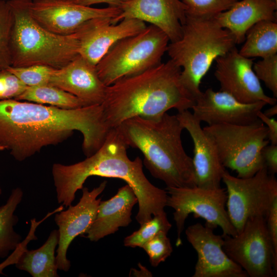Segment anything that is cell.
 <instances>
[{
    "label": "cell",
    "mask_w": 277,
    "mask_h": 277,
    "mask_svg": "<svg viewBox=\"0 0 277 277\" xmlns=\"http://www.w3.org/2000/svg\"><path fill=\"white\" fill-rule=\"evenodd\" d=\"M110 129L101 104L67 109L15 99L0 100V146L18 161L62 143L74 131L83 135V150L88 157L102 146Z\"/></svg>",
    "instance_id": "cell-1"
},
{
    "label": "cell",
    "mask_w": 277,
    "mask_h": 277,
    "mask_svg": "<svg viewBox=\"0 0 277 277\" xmlns=\"http://www.w3.org/2000/svg\"><path fill=\"white\" fill-rule=\"evenodd\" d=\"M128 147L118 129L111 128L102 146L85 160L71 165L54 164L52 174L57 202L69 207L86 180L97 176L119 179L130 186L137 199L138 210L135 218L140 225L164 211L166 191L147 179L140 157L133 160L128 157Z\"/></svg>",
    "instance_id": "cell-2"
},
{
    "label": "cell",
    "mask_w": 277,
    "mask_h": 277,
    "mask_svg": "<svg viewBox=\"0 0 277 277\" xmlns=\"http://www.w3.org/2000/svg\"><path fill=\"white\" fill-rule=\"evenodd\" d=\"M181 73L170 59L107 86L101 105L109 127L135 116L157 119L172 108L191 109L195 99L182 83Z\"/></svg>",
    "instance_id": "cell-3"
},
{
    "label": "cell",
    "mask_w": 277,
    "mask_h": 277,
    "mask_svg": "<svg viewBox=\"0 0 277 277\" xmlns=\"http://www.w3.org/2000/svg\"><path fill=\"white\" fill-rule=\"evenodd\" d=\"M116 128L128 147L142 153L144 164L154 177L167 187L196 186L192 159L183 148L184 128L176 115L166 112L157 119L135 116Z\"/></svg>",
    "instance_id": "cell-4"
},
{
    "label": "cell",
    "mask_w": 277,
    "mask_h": 277,
    "mask_svg": "<svg viewBox=\"0 0 277 277\" xmlns=\"http://www.w3.org/2000/svg\"><path fill=\"white\" fill-rule=\"evenodd\" d=\"M232 33L221 27L214 17L187 15L182 35L170 42L166 52L181 68L182 83L196 100L202 93L200 85L213 62L236 47Z\"/></svg>",
    "instance_id": "cell-5"
},
{
    "label": "cell",
    "mask_w": 277,
    "mask_h": 277,
    "mask_svg": "<svg viewBox=\"0 0 277 277\" xmlns=\"http://www.w3.org/2000/svg\"><path fill=\"white\" fill-rule=\"evenodd\" d=\"M31 0H8L14 17L11 40V66L45 65L60 69L79 55L76 32L53 33L41 26L30 11Z\"/></svg>",
    "instance_id": "cell-6"
},
{
    "label": "cell",
    "mask_w": 277,
    "mask_h": 277,
    "mask_svg": "<svg viewBox=\"0 0 277 277\" xmlns=\"http://www.w3.org/2000/svg\"><path fill=\"white\" fill-rule=\"evenodd\" d=\"M170 42L168 36L150 25L115 43L95 66L102 82L108 86L142 73L161 62Z\"/></svg>",
    "instance_id": "cell-7"
},
{
    "label": "cell",
    "mask_w": 277,
    "mask_h": 277,
    "mask_svg": "<svg viewBox=\"0 0 277 277\" xmlns=\"http://www.w3.org/2000/svg\"><path fill=\"white\" fill-rule=\"evenodd\" d=\"M212 140L221 163L237 173V176H252L265 166L263 148L269 143L268 131L259 119L247 125L220 124L203 128Z\"/></svg>",
    "instance_id": "cell-8"
},
{
    "label": "cell",
    "mask_w": 277,
    "mask_h": 277,
    "mask_svg": "<svg viewBox=\"0 0 277 277\" xmlns=\"http://www.w3.org/2000/svg\"><path fill=\"white\" fill-rule=\"evenodd\" d=\"M165 190L167 194L166 206L174 210L173 215L176 227V246L182 244L181 234L185 221L191 213L195 217L204 219L205 225L213 229L220 227L223 236L238 234L226 209L227 194L224 189H207L195 186L167 187Z\"/></svg>",
    "instance_id": "cell-9"
},
{
    "label": "cell",
    "mask_w": 277,
    "mask_h": 277,
    "mask_svg": "<svg viewBox=\"0 0 277 277\" xmlns=\"http://www.w3.org/2000/svg\"><path fill=\"white\" fill-rule=\"evenodd\" d=\"M222 180L226 186L227 213L238 234L248 219L266 218L277 197V181L265 166L246 178L232 176L225 170Z\"/></svg>",
    "instance_id": "cell-10"
},
{
    "label": "cell",
    "mask_w": 277,
    "mask_h": 277,
    "mask_svg": "<svg viewBox=\"0 0 277 277\" xmlns=\"http://www.w3.org/2000/svg\"><path fill=\"white\" fill-rule=\"evenodd\" d=\"M226 254L251 277L276 276L277 256L269 235L266 217L248 219L235 236H223Z\"/></svg>",
    "instance_id": "cell-11"
},
{
    "label": "cell",
    "mask_w": 277,
    "mask_h": 277,
    "mask_svg": "<svg viewBox=\"0 0 277 277\" xmlns=\"http://www.w3.org/2000/svg\"><path fill=\"white\" fill-rule=\"evenodd\" d=\"M30 11L33 17L48 30L60 35L75 33L85 23L99 17L115 18L120 7L97 8L64 0H31Z\"/></svg>",
    "instance_id": "cell-12"
},
{
    "label": "cell",
    "mask_w": 277,
    "mask_h": 277,
    "mask_svg": "<svg viewBox=\"0 0 277 277\" xmlns=\"http://www.w3.org/2000/svg\"><path fill=\"white\" fill-rule=\"evenodd\" d=\"M215 62L214 76L221 91L244 103L263 101L271 105L276 104V98L265 93L252 69V59L240 54L236 47Z\"/></svg>",
    "instance_id": "cell-13"
},
{
    "label": "cell",
    "mask_w": 277,
    "mask_h": 277,
    "mask_svg": "<svg viewBox=\"0 0 277 277\" xmlns=\"http://www.w3.org/2000/svg\"><path fill=\"white\" fill-rule=\"evenodd\" d=\"M187 239L197 254L193 277H247L245 271L223 249L224 238L213 229L196 223L185 231Z\"/></svg>",
    "instance_id": "cell-14"
},
{
    "label": "cell",
    "mask_w": 277,
    "mask_h": 277,
    "mask_svg": "<svg viewBox=\"0 0 277 277\" xmlns=\"http://www.w3.org/2000/svg\"><path fill=\"white\" fill-rule=\"evenodd\" d=\"M106 181L89 191L83 187L82 196L74 206L68 209L56 213L54 221L58 227L59 239L56 252L58 269L67 272L71 267L70 261L67 257L68 248L78 235L84 234L93 222L101 198L97 197L105 190Z\"/></svg>",
    "instance_id": "cell-15"
},
{
    "label": "cell",
    "mask_w": 277,
    "mask_h": 277,
    "mask_svg": "<svg viewBox=\"0 0 277 277\" xmlns=\"http://www.w3.org/2000/svg\"><path fill=\"white\" fill-rule=\"evenodd\" d=\"M112 18L92 19L76 31L79 41V55L93 66L117 42L139 33L146 27L145 23L136 19H123L113 24Z\"/></svg>",
    "instance_id": "cell-16"
},
{
    "label": "cell",
    "mask_w": 277,
    "mask_h": 277,
    "mask_svg": "<svg viewBox=\"0 0 277 277\" xmlns=\"http://www.w3.org/2000/svg\"><path fill=\"white\" fill-rule=\"evenodd\" d=\"M267 104L263 101L242 103L226 92L208 88L197 97L191 109L197 119L208 125H247L259 120L258 114Z\"/></svg>",
    "instance_id": "cell-17"
},
{
    "label": "cell",
    "mask_w": 277,
    "mask_h": 277,
    "mask_svg": "<svg viewBox=\"0 0 277 277\" xmlns=\"http://www.w3.org/2000/svg\"><path fill=\"white\" fill-rule=\"evenodd\" d=\"M120 7L121 13L112 18L113 24L134 18L157 27L168 36L170 42L182 37L187 8L181 0H131L123 2Z\"/></svg>",
    "instance_id": "cell-18"
},
{
    "label": "cell",
    "mask_w": 277,
    "mask_h": 277,
    "mask_svg": "<svg viewBox=\"0 0 277 277\" xmlns=\"http://www.w3.org/2000/svg\"><path fill=\"white\" fill-rule=\"evenodd\" d=\"M176 116L193 141L196 186L207 189L220 188L226 169L221 163L212 140L201 127V122L188 110L178 112Z\"/></svg>",
    "instance_id": "cell-19"
},
{
    "label": "cell",
    "mask_w": 277,
    "mask_h": 277,
    "mask_svg": "<svg viewBox=\"0 0 277 277\" xmlns=\"http://www.w3.org/2000/svg\"><path fill=\"white\" fill-rule=\"evenodd\" d=\"M75 96L86 106L101 105L107 86L99 77L95 66L80 55L60 69H55L49 84Z\"/></svg>",
    "instance_id": "cell-20"
},
{
    "label": "cell",
    "mask_w": 277,
    "mask_h": 277,
    "mask_svg": "<svg viewBox=\"0 0 277 277\" xmlns=\"http://www.w3.org/2000/svg\"><path fill=\"white\" fill-rule=\"evenodd\" d=\"M137 197L129 185L120 188L110 199L101 201L95 217L85 234L86 238L96 242L114 233L120 227H126L132 222L133 206L137 203Z\"/></svg>",
    "instance_id": "cell-21"
},
{
    "label": "cell",
    "mask_w": 277,
    "mask_h": 277,
    "mask_svg": "<svg viewBox=\"0 0 277 277\" xmlns=\"http://www.w3.org/2000/svg\"><path fill=\"white\" fill-rule=\"evenodd\" d=\"M276 0H239L213 17L233 35L236 44L243 43L247 31L263 21L276 22Z\"/></svg>",
    "instance_id": "cell-22"
},
{
    "label": "cell",
    "mask_w": 277,
    "mask_h": 277,
    "mask_svg": "<svg viewBox=\"0 0 277 277\" xmlns=\"http://www.w3.org/2000/svg\"><path fill=\"white\" fill-rule=\"evenodd\" d=\"M58 239V230H52L39 248L23 251L15 264L16 267L33 277H58L55 255Z\"/></svg>",
    "instance_id": "cell-23"
},
{
    "label": "cell",
    "mask_w": 277,
    "mask_h": 277,
    "mask_svg": "<svg viewBox=\"0 0 277 277\" xmlns=\"http://www.w3.org/2000/svg\"><path fill=\"white\" fill-rule=\"evenodd\" d=\"M245 43L239 51L247 57H266L277 54V22L263 21L247 32Z\"/></svg>",
    "instance_id": "cell-24"
},
{
    "label": "cell",
    "mask_w": 277,
    "mask_h": 277,
    "mask_svg": "<svg viewBox=\"0 0 277 277\" xmlns=\"http://www.w3.org/2000/svg\"><path fill=\"white\" fill-rule=\"evenodd\" d=\"M23 194L21 188L13 189L6 203L0 206V259L7 257L22 242L21 235L14 227L18 221L14 212L22 200Z\"/></svg>",
    "instance_id": "cell-25"
},
{
    "label": "cell",
    "mask_w": 277,
    "mask_h": 277,
    "mask_svg": "<svg viewBox=\"0 0 277 277\" xmlns=\"http://www.w3.org/2000/svg\"><path fill=\"white\" fill-rule=\"evenodd\" d=\"M15 100L67 109L87 106L73 94L50 84L27 87Z\"/></svg>",
    "instance_id": "cell-26"
},
{
    "label": "cell",
    "mask_w": 277,
    "mask_h": 277,
    "mask_svg": "<svg viewBox=\"0 0 277 277\" xmlns=\"http://www.w3.org/2000/svg\"><path fill=\"white\" fill-rule=\"evenodd\" d=\"M172 225L165 211L153 215L149 220L141 224L140 228L126 237L124 245L126 247H140L161 232L168 233Z\"/></svg>",
    "instance_id": "cell-27"
},
{
    "label": "cell",
    "mask_w": 277,
    "mask_h": 277,
    "mask_svg": "<svg viewBox=\"0 0 277 277\" xmlns=\"http://www.w3.org/2000/svg\"><path fill=\"white\" fill-rule=\"evenodd\" d=\"M14 23L7 1L0 0V70L11 66V40Z\"/></svg>",
    "instance_id": "cell-28"
},
{
    "label": "cell",
    "mask_w": 277,
    "mask_h": 277,
    "mask_svg": "<svg viewBox=\"0 0 277 277\" xmlns=\"http://www.w3.org/2000/svg\"><path fill=\"white\" fill-rule=\"evenodd\" d=\"M187 7V15L200 18L213 17L229 9L239 0H181Z\"/></svg>",
    "instance_id": "cell-29"
},
{
    "label": "cell",
    "mask_w": 277,
    "mask_h": 277,
    "mask_svg": "<svg viewBox=\"0 0 277 277\" xmlns=\"http://www.w3.org/2000/svg\"><path fill=\"white\" fill-rule=\"evenodd\" d=\"M7 69L27 87H33L49 84L55 69L45 65H37L21 67L10 66Z\"/></svg>",
    "instance_id": "cell-30"
},
{
    "label": "cell",
    "mask_w": 277,
    "mask_h": 277,
    "mask_svg": "<svg viewBox=\"0 0 277 277\" xmlns=\"http://www.w3.org/2000/svg\"><path fill=\"white\" fill-rule=\"evenodd\" d=\"M167 233L161 232L146 242L142 247L148 254L150 264L157 267L171 255L173 251Z\"/></svg>",
    "instance_id": "cell-31"
},
{
    "label": "cell",
    "mask_w": 277,
    "mask_h": 277,
    "mask_svg": "<svg viewBox=\"0 0 277 277\" xmlns=\"http://www.w3.org/2000/svg\"><path fill=\"white\" fill-rule=\"evenodd\" d=\"M252 69L256 77L262 81L277 97V54L262 58L253 63Z\"/></svg>",
    "instance_id": "cell-32"
},
{
    "label": "cell",
    "mask_w": 277,
    "mask_h": 277,
    "mask_svg": "<svg viewBox=\"0 0 277 277\" xmlns=\"http://www.w3.org/2000/svg\"><path fill=\"white\" fill-rule=\"evenodd\" d=\"M27 88L7 69L0 70V100L15 99Z\"/></svg>",
    "instance_id": "cell-33"
},
{
    "label": "cell",
    "mask_w": 277,
    "mask_h": 277,
    "mask_svg": "<svg viewBox=\"0 0 277 277\" xmlns=\"http://www.w3.org/2000/svg\"><path fill=\"white\" fill-rule=\"evenodd\" d=\"M266 219L274 253L277 256V197L274 200Z\"/></svg>",
    "instance_id": "cell-34"
},
{
    "label": "cell",
    "mask_w": 277,
    "mask_h": 277,
    "mask_svg": "<svg viewBox=\"0 0 277 277\" xmlns=\"http://www.w3.org/2000/svg\"><path fill=\"white\" fill-rule=\"evenodd\" d=\"M262 156L269 173L274 175L277 172V145L265 146L262 150Z\"/></svg>",
    "instance_id": "cell-35"
},
{
    "label": "cell",
    "mask_w": 277,
    "mask_h": 277,
    "mask_svg": "<svg viewBox=\"0 0 277 277\" xmlns=\"http://www.w3.org/2000/svg\"><path fill=\"white\" fill-rule=\"evenodd\" d=\"M258 118L267 127L268 139L272 145H277V121L272 117L265 115L262 111L258 114Z\"/></svg>",
    "instance_id": "cell-36"
},
{
    "label": "cell",
    "mask_w": 277,
    "mask_h": 277,
    "mask_svg": "<svg viewBox=\"0 0 277 277\" xmlns=\"http://www.w3.org/2000/svg\"><path fill=\"white\" fill-rule=\"evenodd\" d=\"M74 3L84 6L91 7L97 4H106L109 7H120L122 0H76Z\"/></svg>",
    "instance_id": "cell-37"
},
{
    "label": "cell",
    "mask_w": 277,
    "mask_h": 277,
    "mask_svg": "<svg viewBox=\"0 0 277 277\" xmlns=\"http://www.w3.org/2000/svg\"><path fill=\"white\" fill-rule=\"evenodd\" d=\"M17 259V255L14 252H12L8 258L0 264V274H5L3 272V269L9 265L15 264Z\"/></svg>",
    "instance_id": "cell-38"
},
{
    "label": "cell",
    "mask_w": 277,
    "mask_h": 277,
    "mask_svg": "<svg viewBox=\"0 0 277 277\" xmlns=\"http://www.w3.org/2000/svg\"><path fill=\"white\" fill-rule=\"evenodd\" d=\"M263 113L267 116L271 117L277 114V105H273L272 107L266 109Z\"/></svg>",
    "instance_id": "cell-39"
},
{
    "label": "cell",
    "mask_w": 277,
    "mask_h": 277,
    "mask_svg": "<svg viewBox=\"0 0 277 277\" xmlns=\"http://www.w3.org/2000/svg\"><path fill=\"white\" fill-rule=\"evenodd\" d=\"M4 150H5V149L3 147L0 146V151H4ZM2 193V189L0 186V195H1Z\"/></svg>",
    "instance_id": "cell-40"
},
{
    "label": "cell",
    "mask_w": 277,
    "mask_h": 277,
    "mask_svg": "<svg viewBox=\"0 0 277 277\" xmlns=\"http://www.w3.org/2000/svg\"><path fill=\"white\" fill-rule=\"evenodd\" d=\"M64 1H69V2H74L76 0H64Z\"/></svg>",
    "instance_id": "cell-41"
},
{
    "label": "cell",
    "mask_w": 277,
    "mask_h": 277,
    "mask_svg": "<svg viewBox=\"0 0 277 277\" xmlns=\"http://www.w3.org/2000/svg\"><path fill=\"white\" fill-rule=\"evenodd\" d=\"M129 1H131V0H122V2H126Z\"/></svg>",
    "instance_id": "cell-42"
},
{
    "label": "cell",
    "mask_w": 277,
    "mask_h": 277,
    "mask_svg": "<svg viewBox=\"0 0 277 277\" xmlns=\"http://www.w3.org/2000/svg\"><path fill=\"white\" fill-rule=\"evenodd\" d=\"M3 1H8V0H3Z\"/></svg>",
    "instance_id": "cell-43"
},
{
    "label": "cell",
    "mask_w": 277,
    "mask_h": 277,
    "mask_svg": "<svg viewBox=\"0 0 277 277\" xmlns=\"http://www.w3.org/2000/svg\"><path fill=\"white\" fill-rule=\"evenodd\" d=\"M277 1V0H276Z\"/></svg>",
    "instance_id": "cell-44"
}]
</instances>
